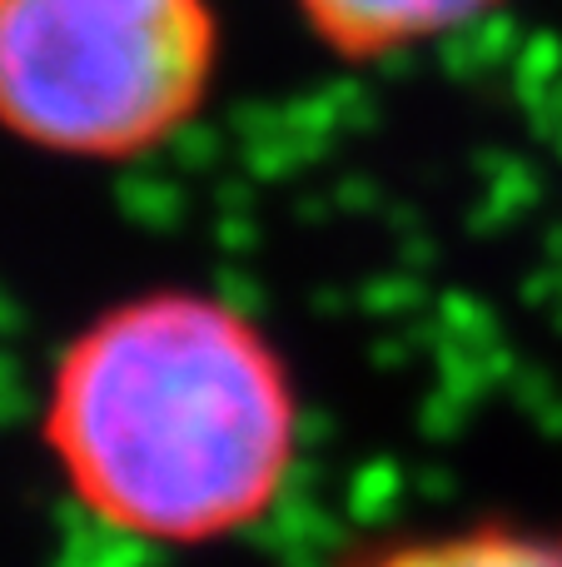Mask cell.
<instances>
[{"label":"cell","instance_id":"obj_1","mask_svg":"<svg viewBox=\"0 0 562 567\" xmlns=\"http://www.w3.org/2000/svg\"><path fill=\"white\" fill-rule=\"evenodd\" d=\"M45 449L75 503L159 548L254 528L299 458V393L239 303L155 289L60 349Z\"/></svg>","mask_w":562,"mask_h":567},{"label":"cell","instance_id":"obj_2","mask_svg":"<svg viewBox=\"0 0 562 567\" xmlns=\"http://www.w3.org/2000/svg\"><path fill=\"white\" fill-rule=\"evenodd\" d=\"M215 75V0H0V130L40 155H149Z\"/></svg>","mask_w":562,"mask_h":567},{"label":"cell","instance_id":"obj_3","mask_svg":"<svg viewBox=\"0 0 562 567\" xmlns=\"http://www.w3.org/2000/svg\"><path fill=\"white\" fill-rule=\"evenodd\" d=\"M498 0H294L299 20L339 60H394L478 25Z\"/></svg>","mask_w":562,"mask_h":567},{"label":"cell","instance_id":"obj_4","mask_svg":"<svg viewBox=\"0 0 562 567\" xmlns=\"http://www.w3.org/2000/svg\"><path fill=\"white\" fill-rule=\"evenodd\" d=\"M354 567H562V528L538 523H468V528L394 538Z\"/></svg>","mask_w":562,"mask_h":567}]
</instances>
